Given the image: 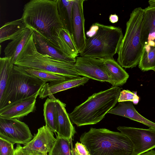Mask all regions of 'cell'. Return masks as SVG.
<instances>
[{
  "label": "cell",
  "instance_id": "cell-31",
  "mask_svg": "<svg viewBox=\"0 0 155 155\" xmlns=\"http://www.w3.org/2000/svg\"><path fill=\"white\" fill-rule=\"evenodd\" d=\"M78 155H89L85 146L82 143L77 142L74 148Z\"/></svg>",
  "mask_w": 155,
  "mask_h": 155
},
{
  "label": "cell",
  "instance_id": "cell-11",
  "mask_svg": "<svg viewBox=\"0 0 155 155\" xmlns=\"http://www.w3.org/2000/svg\"><path fill=\"white\" fill-rule=\"evenodd\" d=\"M56 139L53 132L46 125L38 130L33 138L23 148L35 155H48L52 150Z\"/></svg>",
  "mask_w": 155,
  "mask_h": 155
},
{
  "label": "cell",
  "instance_id": "cell-6",
  "mask_svg": "<svg viewBox=\"0 0 155 155\" xmlns=\"http://www.w3.org/2000/svg\"><path fill=\"white\" fill-rule=\"evenodd\" d=\"M46 83L14 65L0 99V112L32 96Z\"/></svg>",
  "mask_w": 155,
  "mask_h": 155
},
{
  "label": "cell",
  "instance_id": "cell-23",
  "mask_svg": "<svg viewBox=\"0 0 155 155\" xmlns=\"http://www.w3.org/2000/svg\"><path fill=\"white\" fill-rule=\"evenodd\" d=\"M74 0H58L59 15L65 28L71 35L72 8Z\"/></svg>",
  "mask_w": 155,
  "mask_h": 155
},
{
  "label": "cell",
  "instance_id": "cell-34",
  "mask_svg": "<svg viewBox=\"0 0 155 155\" xmlns=\"http://www.w3.org/2000/svg\"><path fill=\"white\" fill-rule=\"evenodd\" d=\"M138 155H155V151L152 150Z\"/></svg>",
  "mask_w": 155,
  "mask_h": 155
},
{
  "label": "cell",
  "instance_id": "cell-19",
  "mask_svg": "<svg viewBox=\"0 0 155 155\" xmlns=\"http://www.w3.org/2000/svg\"><path fill=\"white\" fill-rule=\"evenodd\" d=\"M144 16L141 33L144 46L155 45V6H149L144 9Z\"/></svg>",
  "mask_w": 155,
  "mask_h": 155
},
{
  "label": "cell",
  "instance_id": "cell-4",
  "mask_svg": "<svg viewBox=\"0 0 155 155\" xmlns=\"http://www.w3.org/2000/svg\"><path fill=\"white\" fill-rule=\"evenodd\" d=\"M144 9H134L126 23V28L117 54V62L122 67L133 68L139 64L144 46L141 33L144 16Z\"/></svg>",
  "mask_w": 155,
  "mask_h": 155
},
{
  "label": "cell",
  "instance_id": "cell-30",
  "mask_svg": "<svg viewBox=\"0 0 155 155\" xmlns=\"http://www.w3.org/2000/svg\"><path fill=\"white\" fill-rule=\"evenodd\" d=\"M14 144L0 138V155H14L15 149Z\"/></svg>",
  "mask_w": 155,
  "mask_h": 155
},
{
  "label": "cell",
  "instance_id": "cell-29",
  "mask_svg": "<svg viewBox=\"0 0 155 155\" xmlns=\"http://www.w3.org/2000/svg\"><path fill=\"white\" fill-rule=\"evenodd\" d=\"M139 101V98L137 95V91L131 92L128 90H124L121 91L118 102L131 101L136 105Z\"/></svg>",
  "mask_w": 155,
  "mask_h": 155
},
{
  "label": "cell",
  "instance_id": "cell-14",
  "mask_svg": "<svg viewBox=\"0 0 155 155\" xmlns=\"http://www.w3.org/2000/svg\"><path fill=\"white\" fill-rule=\"evenodd\" d=\"M88 78L79 77L71 79L58 81L46 83L39 91V97L41 99L47 96L53 99H56L53 94L73 87L83 85L89 80Z\"/></svg>",
  "mask_w": 155,
  "mask_h": 155
},
{
  "label": "cell",
  "instance_id": "cell-5",
  "mask_svg": "<svg viewBox=\"0 0 155 155\" xmlns=\"http://www.w3.org/2000/svg\"><path fill=\"white\" fill-rule=\"evenodd\" d=\"M18 66L39 70L64 76L67 79L80 77L74 63L64 62L41 54L37 51L33 34L14 63Z\"/></svg>",
  "mask_w": 155,
  "mask_h": 155
},
{
  "label": "cell",
  "instance_id": "cell-21",
  "mask_svg": "<svg viewBox=\"0 0 155 155\" xmlns=\"http://www.w3.org/2000/svg\"><path fill=\"white\" fill-rule=\"evenodd\" d=\"M105 68L113 81L114 87L121 86L129 77L128 74L114 58L103 59Z\"/></svg>",
  "mask_w": 155,
  "mask_h": 155
},
{
  "label": "cell",
  "instance_id": "cell-35",
  "mask_svg": "<svg viewBox=\"0 0 155 155\" xmlns=\"http://www.w3.org/2000/svg\"><path fill=\"white\" fill-rule=\"evenodd\" d=\"M149 6H155V0H150L148 1Z\"/></svg>",
  "mask_w": 155,
  "mask_h": 155
},
{
  "label": "cell",
  "instance_id": "cell-27",
  "mask_svg": "<svg viewBox=\"0 0 155 155\" xmlns=\"http://www.w3.org/2000/svg\"><path fill=\"white\" fill-rule=\"evenodd\" d=\"M55 144L48 155H74L72 140L56 135Z\"/></svg>",
  "mask_w": 155,
  "mask_h": 155
},
{
  "label": "cell",
  "instance_id": "cell-36",
  "mask_svg": "<svg viewBox=\"0 0 155 155\" xmlns=\"http://www.w3.org/2000/svg\"><path fill=\"white\" fill-rule=\"evenodd\" d=\"M73 152H74V155H78L77 152L75 151V150H74V148L73 149Z\"/></svg>",
  "mask_w": 155,
  "mask_h": 155
},
{
  "label": "cell",
  "instance_id": "cell-10",
  "mask_svg": "<svg viewBox=\"0 0 155 155\" xmlns=\"http://www.w3.org/2000/svg\"><path fill=\"white\" fill-rule=\"evenodd\" d=\"M117 128L132 142L133 155H138L155 148V130L124 126H119Z\"/></svg>",
  "mask_w": 155,
  "mask_h": 155
},
{
  "label": "cell",
  "instance_id": "cell-25",
  "mask_svg": "<svg viewBox=\"0 0 155 155\" xmlns=\"http://www.w3.org/2000/svg\"><path fill=\"white\" fill-rule=\"evenodd\" d=\"M139 68L143 71L155 70V45L144 46L139 64Z\"/></svg>",
  "mask_w": 155,
  "mask_h": 155
},
{
  "label": "cell",
  "instance_id": "cell-2",
  "mask_svg": "<svg viewBox=\"0 0 155 155\" xmlns=\"http://www.w3.org/2000/svg\"><path fill=\"white\" fill-rule=\"evenodd\" d=\"M80 140L89 155H133L132 142L120 132L91 127L81 135Z\"/></svg>",
  "mask_w": 155,
  "mask_h": 155
},
{
  "label": "cell",
  "instance_id": "cell-20",
  "mask_svg": "<svg viewBox=\"0 0 155 155\" xmlns=\"http://www.w3.org/2000/svg\"><path fill=\"white\" fill-rule=\"evenodd\" d=\"M32 34L31 29L26 27L17 37L12 40L5 48L4 52L5 57L11 58L14 64Z\"/></svg>",
  "mask_w": 155,
  "mask_h": 155
},
{
  "label": "cell",
  "instance_id": "cell-28",
  "mask_svg": "<svg viewBox=\"0 0 155 155\" xmlns=\"http://www.w3.org/2000/svg\"><path fill=\"white\" fill-rule=\"evenodd\" d=\"M21 67L26 72L46 82L62 81L67 79L61 75L45 71L30 68Z\"/></svg>",
  "mask_w": 155,
  "mask_h": 155
},
{
  "label": "cell",
  "instance_id": "cell-12",
  "mask_svg": "<svg viewBox=\"0 0 155 155\" xmlns=\"http://www.w3.org/2000/svg\"><path fill=\"white\" fill-rule=\"evenodd\" d=\"M84 0H74L73 8L71 35L79 54L85 47L87 38L84 30Z\"/></svg>",
  "mask_w": 155,
  "mask_h": 155
},
{
  "label": "cell",
  "instance_id": "cell-33",
  "mask_svg": "<svg viewBox=\"0 0 155 155\" xmlns=\"http://www.w3.org/2000/svg\"><path fill=\"white\" fill-rule=\"evenodd\" d=\"M109 21L112 23L117 22L118 20V18L117 15L116 14H111L109 16Z\"/></svg>",
  "mask_w": 155,
  "mask_h": 155
},
{
  "label": "cell",
  "instance_id": "cell-1",
  "mask_svg": "<svg viewBox=\"0 0 155 155\" xmlns=\"http://www.w3.org/2000/svg\"><path fill=\"white\" fill-rule=\"evenodd\" d=\"M21 18L26 27L37 31L52 45L55 29L64 27L59 13L58 0H30L25 5Z\"/></svg>",
  "mask_w": 155,
  "mask_h": 155
},
{
  "label": "cell",
  "instance_id": "cell-13",
  "mask_svg": "<svg viewBox=\"0 0 155 155\" xmlns=\"http://www.w3.org/2000/svg\"><path fill=\"white\" fill-rule=\"evenodd\" d=\"M52 45L64 55L76 59L79 52L72 35L64 27L57 28L52 34Z\"/></svg>",
  "mask_w": 155,
  "mask_h": 155
},
{
  "label": "cell",
  "instance_id": "cell-7",
  "mask_svg": "<svg viewBox=\"0 0 155 155\" xmlns=\"http://www.w3.org/2000/svg\"><path fill=\"white\" fill-rule=\"evenodd\" d=\"M94 24L95 31L87 39L85 47L79 55L102 59L113 58L124 36L121 28L99 23Z\"/></svg>",
  "mask_w": 155,
  "mask_h": 155
},
{
  "label": "cell",
  "instance_id": "cell-9",
  "mask_svg": "<svg viewBox=\"0 0 155 155\" xmlns=\"http://www.w3.org/2000/svg\"><path fill=\"white\" fill-rule=\"evenodd\" d=\"M74 64L80 76L101 82H107L114 87V82L105 68L103 59L78 56L76 57Z\"/></svg>",
  "mask_w": 155,
  "mask_h": 155
},
{
  "label": "cell",
  "instance_id": "cell-16",
  "mask_svg": "<svg viewBox=\"0 0 155 155\" xmlns=\"http://www.w3.org/2000/svg\"><path fill=\"white\" fill-rule=\"evenodd\" d=\"M33 40L38 51L43 54L65 62L75 63L76 59L66 56L53 45L47 41L36 30L31 29Z\"/></svg>",
  "mask_w": 155,
  "mask_h": 155
},
{
  "label": "cell",
  "instance_id": "cell-24",
  "mask_svg": "<svg viewBox=\"0 0 155 155\" xmlns=\"http://www.w3.org/2000/svg\"><path fill=\"white\" fill-rule=\"evenodd\" d=\"M56 99L47 98L44 104L43 109L45 125L55 133L57 129Z\"/></svg>",
  "mask_w": 155,
  "mask_h": 155
},
{
  "label": "cell",
  "instance_id": "cell-32",
  "mask_svg": "<svg viewBox=\"0 0 155 155\" xmlns=\"http://www.w3.org/2000/svg\"><path fill=\"white\" fill-rule=\"evenodd\" d=\"M14 155H35L30 153L24 150L23 147L20 144H17L15 149Z\"/></svg>",
  "mask_w": 155,
  "mask_h": 155
},
{
  "label": "cell",
  "instance_id": "cell-17",
  "mask_svg": "<svg viewBox=\"0 0 155 155\" xmlns=\"http://www.w3.org/2000/svg\"><path fill=\"white\" fill-rule=\"evenodd\" d=\"M39 91L32 96L0 112V117L19 120L33 112L35 108L36 99Z\"/></svg>",
  "mask_w": 155,
  "mask_h": 155
},
{
  "label": "cell",
  "instance_id": "cell-18",
  "mask_svg": "<svg viewBox=\"0 0 155 155\" xmlns=\"http://www.w3.org/2000/svg\"><path fill=\"white\" fill-rule=\"evenodd\" d=\"M108 113L118 115L142 123L155 130V123L142 116L137 111L131 101L119 102L118 105Z\"/></svg>",
  "mask_w": 155,
  "mask_h": 155
},
{
  "label": "cell",
  "instance_id": "cell-26",
  "mask_svg": "<svg viewBox=\"0 0 155 155\" xmlns=\"http://www.w3.org/2000/svg\"><path fill=\"white\" fill-rule=\"evenodd\" d=\"M14 65L11 58H0V99L2 97Z\"/></svg>",
  "mask_w": 155,
  "mask_h": 155
},
{
  "label": "cell",
  "instance_id": "cell-15",
  "mask_svg": "<svg viewBox=\"0 0 155 155\" xmlns=\"http://www.w3.org/2000/svg\"><path fill=\"white\" fill-rule=\"evenodd\" d=\"M55 101L57 136L72 140L76 131L65 109L66 104L58 99Z\"/></svg>",
  "mask_w": 155,
  "mask_h": 155
},
{
  "label": "cell",
  "instance_id": "cell-37",
  "mask_svg": "<svg viewBox=\"0 0 155 155\" xmlns=\"http://www.w3.org/2000/svg\"><path fill=\"white\" fill-rule=\"evenodd\" d=\"M154 71L155 72V70Z\"/></svg>",
  "mask_w": 155,
  "mask_h": 155
},
{
  "label": "cell",
  "instance_id": "cell-22",
  "mask_svg": "<svg viewBox=\"0 0 155 155\" xmlns=\"http://www.w3.org/2000/svg\"><path fill=\"white\" fill-rule=\"evenodd\" d=\"M26 27L21 18L5 23L0 28V43L16 38Z\"/></svg>",
  "mask_w": 155,
  "mask_h": 155
},
{
  "label": "cell",
  "instance_id": "cell-3",
  "mask_svg": "<svg viewBox=\"0 0 155 155\" xmlns=\"http://www.w3.org/2000/svg\"><path fill=\"white\" fill-rule=\"evenodd\" d=\"M121 91L114 87L93 94L68 114L72 123L80 127L99 122L118 102Z\"/></svg>",
  "mask_w": 155,
  "mask_h": 155
},
{
  "label": "cell",
  "instance_id": "cell-8",
  "mask_svg": "<svg viewBox=\"0 0 155 155\" xmlns=\"http://www.w3.org/2000/svg\"><path fill=\"white\" fill-rule=\"evenodd\" d=\"M0 138L13 144H27L33 136L27 125L15 118L0 117Z\"/></svg>",
  "mask_w": 155,
  "mask_h": 155
}]
</instances>
